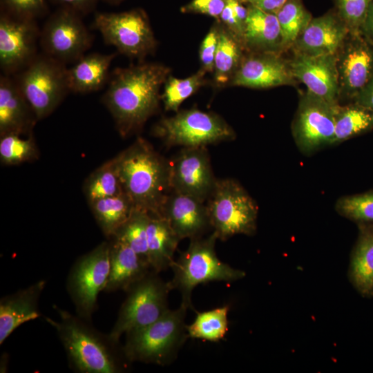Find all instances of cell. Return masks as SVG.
Wrapping results in <instances>:
<instances>
[{
	"label": "cell",
	"mask_w": 373,
	"mask_h": 373,
	"mask_svg": "<svg viewBox=\"0 0 373 373\" xmlns=\"http://www.w3.org/2000/svg\"><path fill=\"white\" fill-rule=\"evenodd\" d=\"M171 68L158 63L138 62L110 74L102 102L121 136L140 130L160 107V90Z\"/></svg>",
	"instance_id": "6da1fadb"
},
{
	"label": "cell",
	"mask_w": 373,
	"mask_h": 373,
	"mask_svg": "<svg viewBox=\"0 0 373 373\" xmlns=\"http://www.w3.org/2000/svg\"><path fill=\"white\" fill-rule=\"evenodd\" d=\"M58 320L44 316L64 348L68 365L78 373H122L131 363L120 343L97 330L77 314L55 305Z\"/></svg>",
	"instance_id": "7a4b0ae2"
},
{
	"label": "cell",
	"mask_w": 373,
	"mask_h": 373,
	"mask_svg": "<svg viewBox=\"0 0 373 373\" xmlns=\"http://www.w3.org/2000/svg\"><path fill=\"white\" fill-rule=\"evenodd\" d=\"M124 192L135 209L159 216L171 191L169 162L138 138L115 157Z\"/></svg>",
	"instance_id": "3957f363"
},
{
	"label": "cell",
	"mask_w": 373,
	"mask_h": 373,
	"mask_svg": "<svg viewBox=\"0 0 373 373\" xmlns=\"http://www.w3.org/2000/svg\"><path fill=\"white\" fill-rule=\"evenodd\" d=\"M218 237L212 231L207 237L190 240L188 248L181 252L171 268L173 278L169 282L172 289L181 295V304L193 308L191 296L194 288L211 281L233 282L245 276V273L220 260L215 245Z\"/></svg>",
	"instance_id": "277c9868"
},
{
	"label": "cell",
	"mask_w": 373,
	"mask_h": 373,
	"mask_svg": "<svg viewBox=\"0 0 373 373\" xmlns=\"http://www.w3.org/2000/svg\"><path fill=\"white\" fill-rule=\"evenodd\" d=\"M187 309L180 304L149 325L126 334L123 349L126 358L131 363L162 366L173 362L189 337L185 324Z\"/></svg>",
	"instance_id": "5b68a950"
},
{
	"label": "cell",
	"mask_w": 373,
	"mask_h": 373,
	"mask_svg": "<svg viewBox=\"0 0 373 373\" xmlns=\"http://www.w3.org/2000/svg\"><path fill=\"white\" fill-rule=\"evenodd\" d=\"M206 205L211 229L218 239L224 241L237 234L252 236L256 233L258 207L237 181L217 179Z\"/></svg>",
	"instance_id": "8992f818"
},
{
	"label": "cell",
	"mask_w": 373,
	"mask_h": 373,
	"mask_svg": "<svg viewBox=\"0 0 373 373\" xmlns=\"http://www.w3.org/2000/svg\"><path fill=\"white\" fill-rule=\"evenodd\" d=\"M158 274L151 270L125 291L126 298L108 333L111 339L120 343L123 334L149 325L170 309L168 296L172 289Z\"/></svg>",
	"instance_id": "52a82bcc"
},
{
	"label": "cell",
	"mask_w": 373,
	"mask_h": 373,
	"mask_svg": "<svg viewBox=\"0 0 373 373\" xmlns=\"http://www.w3.org/2000/svg\"><path fill=\"white\" fill-rule=\"evenodd\" d=\"M153 131L168 146L206 147L236 137L233 128L220 115L195 108L162 118Z\"/></svg>",
	"instance_id": "ba28073f"
},
{
	"label": "cell",
	"mask_w": 373,
	"mask_h": 373,
	"mask_svg": "<svg viewBox=\"0 0 373 373\" xmlns=\"http://www.w3.org/2000/svg\"><path fill=\"white\" fill-rule=\"evenodd\" d=\"M67 70L66 65L41 52L12 75L37 120L50 115L70 92Z\"/></svg>",
	"instance_id": "9c48e42d"
},
{
	"label": "cell",
	"mask_w": 373,
	"mask_h": 373,
	"mask_svg": "<svg viewBox=\"0 0 373 373\" xmlns=\"http://www.w3.org/2000/svg\"><path fill=\"white\" fill-rule=\"evenodd\" d=\"M93 26L107 45L131 59L144 61L153 55L157 41L146 13L141 8L121 12H97Z\"/></svg>",
	"instance_id": "30bf717a"
},
{
	"label": "cell",
	"mask_w": 373,
	"mask_h": 373,
	"mask_svg": "<svg viewBox=\"0 0 373 373\" xmlns=\"http://www.w3.org/2000/svg\"><path fill=\"white\" fill-rule=\"evenodd\" d=\"M110 242H103L80 256L70 269L66 280L68 293L76 314L91 322L97 300L104 291L110 273Z\"/></svg>",
	"instance_id": "8fae6325"
},
{
	"label": "cell",
	"mask_w": 373,
	"mask_h": 373,
	"mask_svg": "<svg viewBox=\"0 0 373 373\" xmlns=\"http://www.w3.org/2000/svg\"><path fill=\"white\" fill-rule=\"evenodd\" d=\"M93 36L82 16L59 8L49 16L40 30L39 46L42 53L64 64H74L90 48Z\"/></svg>",
	"instance_id": "7c38bea8"
},
{
	"label": "cell",
	"mask_w": 373,
	"mask_h": 373,
	"mask_svg": "<svg viewBox=\"0 0 373 373\" xmlns=\"http://www.w3.org/2000/svg\"><path fill=\"white\" fill-rule=\"evenodd\" d=\"M337 104L328 102L307 89L300 93L291 133L303 153L309 155L334 144Z\"/></svg>",
	"instance_id": "4fadbf2b"
},
{
	"label": "cell",
	"mask_w": 373,
	"mask_h": 373,
	"mask_svg": "<svg viewBox=\"0 0 373 373\" xmlns=\"http://www.w3.org/2000/svg\"><path fill=\"white\" fill-rule=\"evenodd\" d=\"M335 57L338 103L351 102L373 77V44L362 29L350 30Z\"/></svg>",
	"instance_id": "5bb4252c"
},
{
	"label": "cell",
	"mask_w": 373,
	"mask_h": 373,
	"mask_svg": "<svg viewBox=\"0 0 373 373\" xmlns=\"http://www.w3.org/2000/svg\"><path fill=\"white\" fill-rule=\"evenodd\" d=\"M40 30L37 20L0 15V68L14 75L37 56Z\"/></svg>",
	"instance_id": "9a60e30c"
},
{
	"label": "cell",
	"mask_w": 373,
	"mask_h": 373,
	"mask_svg": "<svg viewBox=\"0 0 373 373\" xmlns=\"http://www.w3.org/2000/svg\"><path fill=\"white\" fill-rule=\"evenodd\" d=\"M169 168L171 191L207 200L217 179L206 147H184L169 162Z\"/></svg>",
	"instance_id": "2e32d148"
},
{
	"label": "cell",
	"mask_w": 373,
	"mask_h": 373,
	"mask_svg": "<svg viewBox=\"0 0 373 373\" xmlns=\"http://www.w3.org/2000/svg\"><path fill=\"white\" fill-rule=\"evenodd\" d=\"M285 54L246 51L229 86L256 89L296 86L298 82L293 75Z\"/></svg>",
	"instance_id": "e0dca14e"
},
{
	"label": "cell",
	"mask_w": 373,
	"mask_h": 373,
	"mask_svg": "<svg viewBox=\"0 0 373 373\" xmlns=\"http://www.w3.org/2000/svg\"><path fill=\"white\" fill-rule=\"evenodd\" d=\"M289 52V63L296 79L314 95L329 103L339 104L335 55L312 56Z\"/></svg>",
	"instance_id": "ac0fdd59"
},
{
	"label": "cell",
	"mask_w": 373,
	"mask_h": 373,
	"mask_svg": "<svg viewBox=\"0 0 373 373\" xmlns=\"http://www.w3.org/2000/svg\"><path fill=\"white\" fill-rule=\"evenodd\" d=\"M349 31L334 8L313 17L289 51L312 56L335 55Z\"/></svg>",
	"instance_id": "d6986e66"
},
{
	"label": "cell",
	"mask_w": 373,
	"mask_h": 373,
	"mask_svg": "<svg viewBox=\"0 0 373 373\" xmlns=\"http://www.w3.org/2000/svg\"><path fill=\"white\" fill-rule=\"evenodd\" d=\"M160 217L169 222L180 240L202 237L211 229L204 202L172 191L162 204Z\"/></svg>",
	"instance_id": "ffe728a7"
},
{
	"label": "cell",
	"mask_w": 373,
	"mask_h": 373,
	"mask_svg": "<svg viewBox=\"0 0 373 373\" xmlns=\"http://www.w3.org/2000/svg\"><path fill=\"white\" fill-rule=\"evenodd\" d=\"M46 285V280H39L1 298L0 345L19 326L42 316L39 301Z\"/></svg>",
	"instance_id": "44dd1931"
},
{
	"label": "cell",
	"mask_w": 373,
	"mask_h": 373,
	"mask_svg": "<svg viewBox=\"0 0 373 373\" xmlns=\"http://www.w3.org/2000/svg\"><path fill=\"white\" fill-rule=\"evenodd\" d=\"M37 118L12 75L0 76V136L30 133Z\"/></svg>",
	"instance_id": "7402d4cb"
},
{
	"label": "cell",
	"mask_w": 373,
	"mask_h": 373,
	"mask_svg": "<svg viewBox=\"0 0 373 373\" xmlns=\"http://www.w3.org/2000/svg\"><path fill=\"white\" fill-rule=\"evenodd\" d=\"M110 246V273L105 292L126 291L151 271L149 265L121 240L112 238Z\"/></svg>",
	"instance_id": "603a6c76"
},
{
	"label": "cell",
	"mask_w": 373,
	"mask_h": 373,
	"mask_svg": "<svg viewBox=\"0 0 373 373\" xmlns=\"http://www.w3.org/2000/svg\"><path fill=\"white\" fill-rule=\"evenodd\" d=\"M243 45L247 52L285 53L276 15L248 5Z\"/></svg>",
	"instance_id": "cb8c5ba5"
},
{
	"label": "cell",
	"mask_w": 373,
	"mask_h": 373,
	"mask_svg": "<svg viewBox=\"0 0 373 373\" xmlns=\"http://www.w3.org/2000/svg\"><path fill=\"white\" fill-rule=\"evenodd\" d=\"M116 54L90 53L84 55L70 68L67 77L69 89L75 93L97 91L107 84L109 68Z\"/></svg>",
	"instance_id": "d4e9b609"
},
{
	"label": "cell",
	"mask_w": 373,
	"mask_h": 373,
	"mask_svg": "<svg viewBox=\"0 0 373 373\" xmlns=\"http://www.w3.org/2000/svg\"><path fill=\"white\" fill-rule=\"evenodd\" d=\"M358 238L352 250L350 278L363 297H373V224L358 223Z\"/></svg>",
	"instance_id": "484cf974"
},
{
	"label": "cell",
	"mask_w": 373,
	"mask_h": 373,
	"mask_svg": "<svg viewBox=\"0 0 373 373\" xmlns=\"http://www.w3.org/2000/svg\"><path fill=\"white\" fill-rule=\"evenodd\" d=\"M180 238L163 218L150 214L147 224L148 261L157 273L171 267Z\"/></svg>",
	"instance_id": "4316f807"
},
{
	"label": "cell",
	"mask_w": 373,
	"mask_h": 373,
	"mask_svg": "<svg viewBox=\"0 0 373 373\" xmlns=\"http://www.w3.org/2000/svg\"><path fill=\"white\" fill-rule=\"evenodd\" d=\"M218 21V20H217ZM215 57L213 84L217 88L229 86L246 52L242 41L221 22Z\"/></svg>",
	"instance_id": "83f0119b"
},
{
	"label": "cell",
	"mask_w": 373,
	"mask_h": 373,
	"mask_svg": "<svg viewBox=\"0 0 373 373\" xmlns=\"http://www.w3.org/2000/svg\"><path fill=\"white\" fill-rule=\"evenodd\" d=\"M90 204L97 224L108 238L115 235L135 209L125 193L99 199Z\"/></svg>",
	"instance_id": "f1b7e54d"
},
{
	"label": "cell",
	"mask_w": 373,
	"mask_h": 373,
	"mask_svg": "<svg viewBox=\"0 0 373 373\" xmlns=\"http://www.w3.org/2000/svg\"><path fill=\"white\" fill-rule=\"evenodd\" d=\"M373 129V110L355 102L338 104L335 111L334 144Z\"/></svg>",
	"instance_id": "f546056e"
},
{
	"label": "cell",
	"mask_w": 373,
	"mask_h": 373,
	"mask_svg": "<svg viewBox=\"0 0 373 373\" xmlns=\"http://www.w3.org/2000/svg\"><path fill=\"white\" fill-rule=\"evenodd\" d=\"M227 305L197 312L193 323L186 325L188 336L211 342L224 338L228 331Z\"/></svg>",
	"instance_id": "4dcf8cb0"
},
{
	"label": "cell",
	"mask_w": 373,
	"mask_h": 373,
	"mask_svg": "<svg viewBox=\"0 0 373 373\" xmlns=\"http://www.w3.org/2000/svg\"><path fill=\"white\" fill-rule=\"evenodd\" d=\"M276 15L281 29L283 51L287 53L313 17L302 0H287Z\"/></svg>",
	"instance_id": "1f68e13d"
},
{
	"label": "cell",
	"mask_w": 373,
	"mask_h": 373,
	"mask_svg": "<svg viewBox=\"0 0 373 373\" xmlns=\"http://www.w3.org/2000/svg\"><path fill=\"white\" fill-rule=\"evenodd\" d=\"M84 188L90 204L99 199L124 193L115 157L95 170L87 179Z\"/></svg>",
	"instance_id": "d6a6232c"
},
{
	"label": "cell",
	"mask_w": 373,
	"mask_h": 373,
	"mask_svg": "<svg viewBox=\"0 0 373 373\" xmlns=\"http://www.w3.org/2000/svg\"><path fill=\"white\" fill-rule=\"evenodd\" d=\"M207 73L201 68L192 75L184 78H176L169 75L164 83L161 101L166 111L178 112L182 103L207 84Z\"/></svg>",
	"instance_id": "836d02e7"
},
{
	"label": "cell",
	"mask_w": 373,
	"mask_h": 373,
	"mask_svg": "<svg viewBox=\"0 0 373 373\" xmlns=\"http://www.w3.org/2000/svg\"><path fill=\"white\" fill-rule=\"evenodd\" d=\"M149 216L146 211L135 208L130 218L113 236L128 245L149 265L147 224Z\"/></svg>",
	"instance_id": "e575fe53"
},
{
	"label": "cell",
	"mask_w": 373,
	"mask_h": 373,
	"mask_svg": "<svg viewBox=\"0 0 373 373\" xmlns=\"http://www.w3.org/2000/svg\"><path fill=\"white\" fill-rule=\"evenodd\" d=\"M21 135L8 133L1 135L0 160L5 165H17L35 159L37 148L30 134L26 139Z\"/></svg>",
	"instance_id": "d590c367"
},
{
	"label": "cell",
	"mask_w": 373,
	"mask_h": 373,
	"mask_svg": "<svg viewBox=\"0 0 373 373\" xmlns=\"http://www.w3.org/2000/svg\"><path fill=\"white\" fill-rule=\"evenodd\" d=\"M336 210L357 224H373V191L341 197L336 203Z\"/></svg>",
	"instance_id": "8d00e7d4"
},
{
	"label": "cell",
	"mask_w": 373,
	"mask_h": 373,
	"mask_svg": "<svg viewBox=\"0 0 373 373\" xmlns=\"http://www.w3.org/2000/svg\"><path fill=\"white\" fill-rule=\"evenodd\" d=\"M1 12L26 19L37 20L48 12L47 0H0Z\"/></svg>",
	"instance_id": "74e56055"
},
{
	"label": "cell",
	"mask_w": 373,
	"mask_h": 373,
	"mask_svg": "<svg viewBox=\"0 0 373 373\" xmlns=\"http://www.w3.org/2000/svg\"><path fill=\"white\" fill-rule=\"evenodd\" d=\"M372 0H334V8L350 31L361 29Z\"/></svg>",
	"instance_id": "f35d334b"
},
{
	"label": "cell",
	"mask_w": 373,
	"mask_h": 373,
	"mask_svg": "<svg viewBox=\"0 0 373 373\" xmlns=\"http://www.w3.org/2000/svg\"><path fill=\"white\" fill-rule=\"evenodd\" d=\"M219 22L216 20L203 39L199 50L201 69L206 73H213L216 53L219 40Z\"/></svg>",
	"instance_id": "ab89813d"
},
{
	"label": "cell",
	"mask_w": 373,
	"mask_h": 373,
	"mask_svg": "<svg viewBox=\"0 0 373 373\" xmlns=\"http://www.w3.org/2000/svg\"><path fill=\"white\" fill-rule=\"evenodd\" d=\"M226 6V0H192L180 8L182 13L205 15L218 20Z\"/></svg>",
	"instance_id": "60d3db41"
},
{
	"label": "cell",
	"mask_w": 373,
	"mask_h": 373,
	"mask_svg": "<svg viewBox=\"0 0 373 373\" xmlns=\"http://www.w3.org/2000/svg\"><path fill=\"white\" fill-rule=\"evenodd\" d=\"M59 8L71 10L81 16L92 12L97 3V0H51Z\"/></svg>",
	"instance_id": "b9f144b4"
},
{
	"label": "cell",
	"mask_w": 373,
	"mask_h": 373,
	"mask_svg": "<svg viewBox=\"0 0 373 373\" xmlns=\"http://www.w3.org/2000/svg\"><path fill=\"white\" fill-rule=\"evenodd\" d=\"M267 12L276 14L287 0H241Z\"/></svg>",
	"instance_id": "7bdbcfd3"
},
{
	"label": "cell",
	"mask_w": 373,
	"mask_h": 373,
	"mask_svg": "<svg viewBox=\"0 0 373 373\" xmlns=\"http://www.w3.org/2000/svg\"><path fill=\"white\" fill-rule=\"evenodd\" d=\"M351 102L373 110V77Z\"/></svg>",
	"instance_id": "ee69618b"
},
{
	"label": "cell",
	"mask_w": 373,
	"mask_h": 373,
	"mask_svg": "<svg viewBox=\"0 0 373 373\" xmlns=\"http://www.w3.org/2000/svg\"><path fill=\"white\" fill-rule=\"evenodd\" d=\"M361 29L373 44V0L369 7Z\"/></svg>",
	"instance_id": "f6af8a7d"
},
{
	"label": "cell",
	"mask_w": 373,
	"mask_h": 373,
	"mask_svg": "<svg viewBox=\"0 0 373 373\" xmlns=\"http://www.w3.org/2000/svg\"><path fill=\"white\" fill-rule=\"evenodd\" d=\"M104 1H106L108 3L113 4V5H116V4L120 3L124 0H104Z\"/></svg>",
	"instance_id": "bcb514c9"
}]
</instances>
